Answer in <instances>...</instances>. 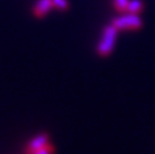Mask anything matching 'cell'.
<instances>
[{
	"label": "cell",
	"instance_id": "obj_4",
	"mask_svg": "<svg viewBox=\"0 0 155 154\" xmlns=\"http://www.w3.org/2000/svg\"><path fill=\"white\" fill-rule=\"evenodd\" d=\"M53 7L52 5V0H38L33 7V13L35 17L41 18L45 15L48 13V11Z\"/></svg>",
	"mask_w": 155,
	"mask_h": 154
},
{
	"label": "cell",
	"instance_id": "obj_3",
	"mask_svg": "<svg viewBox=\"0 0 155 154\" xmlns=\"http://www.w3.org/2000/svg\"><path fill=\"white\" fill-rule=\"evenodd\" d=\"M48 141H50V139H48L47 133H40V135L35 136V137H34L33 139H30V142L28 143V146H27V153L31 154V153L35 152L36 149H39V148H41V147L48 144Z\"/></svg>",
	"mask_w": 155,
	"mask_h": 154
},
{
	"label": "cell",
	"instance_id": "obj_8",
	"mask_svg": "<svg viewBox=\"0 0 155 154\" xmlns=\"http://www.w3.org/2000/svg\"><path fill=\"white\" fill-rule=\"evenodd\" d=\"M53 147L48 143V144H46V146H44V147H41V148H39V149H36L35 152H33L31 154H52L53 153Z\"/></svg>",
	"mask_w": 155,
	"mask_h": 154
},
{
	"label": "cell",
	"instance_id": "obj_1",
	"mask_svg": "<svg viewBox=\"0 0 155 154\" xmlns=\"http://www.w3.org/2000/svg\"><path fill=\"white\" fill-rule=\"evenodd\" d=\"M117 32L119 30L113 24H109V25H107L104 28L102 38H101V41H99L98 47H97V52L101 56L105 57L111 52V50L114 47V44H115V39H116Z\"/></svg>",
	"mask_w": 155,
	"mask_h": 154
},
{
	"label": "cell",
	"instance_id": "obj_7",
	"mask_svg": "<svg viewBox=\"0 0 155 154\" xmlns=\"http://www.w3.org/2000/svg\"><path fill=\"white\" fill-rule=\"evenodd\" d=\"M52 5L54 8L61 11H65L69 8V2L67 0H52Z\"/></svg>",
	"mask_w": 155,
	"mask_h": 154
},
{
	"label": "cell",
	"instance_id": "obj_6",
	"mask_svg": "<svg viewBox=\"0 0 155 154\" xmlns=\"http://www.w3.org/2000/svg\"><path fill=\"white\" fill-rule=\"evenodd\" d=\"M113 5H114V8L116 11L125 12V11H127L128 0H113Z\"/></svg>",
	"mask_w": 155,
	"mask_h": 154
},
{
	"label": "cell",
	"instance_id": "obj_2",
	"mask_svg": "<svg viewBox=\"0 0 155 154\" xmlns=\"http://www.w3.org/2000/svg\"><path fill=\"white\" fill-rule=\"evenodd\" d=\"M111 24L117 30H125V29H139L143 25V22L138 13H127L120 17H116L113 19Z\"/></svg>",
	"mask_w": 155,
	"mask_h": 154
},
{
	"label": "cell",
	"instance_id": "obj_5",
	"mask_svg": "<svg viewBox=\"0 0 155 154\" xmlns=\"http://www.w3.org/2000/svg\"><path fill=\"white\" fill-rule=\"evenodd\" d=\"M143 10V2L140 0H131L127 5V12L130 13H139Z\"/></svg>",
	"mask_w": 155,
	"mask_h": 154
}]
</instances>
